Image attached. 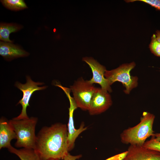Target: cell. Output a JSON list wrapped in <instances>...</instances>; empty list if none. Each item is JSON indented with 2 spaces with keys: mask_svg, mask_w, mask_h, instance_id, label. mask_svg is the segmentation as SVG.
<instances>
[{
  "mask_svg": "<svg viewBox=\"0 0 160 160\" xmlns=\"http://www.w3.org/2000/svg\"><path fill=\"white\" fill-rule=\"evenodd\" d=\"M34 149L41 160L63 159L69 152L66 125L57 123L43 127L36 135Z\"/></svg>",
  "mask_w": 160,
  "mask_h": 160,
  "instance_id": "cell-1",
  "label": "cell"
},
{
  "mask_svg": "<svg viewBox=\"0 0 160 160\" xmlns=\"http://www.w3.org/2000/svg\"><path fill=\"white\" fill-rule=\"evenodd\" d=\"M155 118L153 114L144 112L137 124L125 129L121 133V142L126 144L143 145L146 140L154 133L153 127Z\"/></svg>",
  "mask_w": 160,
  "mask_h": 160,
  "instance_id": "cell-2",
  "label": "cell"
},
{
  "mask_svg": "<svg viewBox=\"0 0 160 160\" xmlns=\"http://www.w3.org/2000/svg\"><path fill=\"white\" fill-rule=\"evenodd\" d=\"M16 136L15 146L34 149L36 135V126L38 121L36 117H31L28 119L9 120Z\"/></svg>",
  "mask_w": 160,
  "mask_h": 160,
  "instance_id": "cell-3",
  "label": "cell"
},
{
  "mask_svg": "<svg viewBox=\"0 0 160 160\" xmlns=\"http://www.w3.org/2000/svg\"><path fill=\"white\" fill-rule=\"evenodd\" d=\"M135 66L134 62L123 64L116 69L110 71L106 70L104 76L111 86L117 81L121 82L125 88L124 92L129 94L131 90L138 85L137 77L130 75L131 71Z\"/></svg>",
  "mask_w": 160,
  "mask_h": 160,
  "instance_id": "cell-4",
  "label": "cell"
},
{
  "mask_svg": "<svg viewBox=\"0 0 160 160\" xmlns=\"http://www.w3.org/2000/svg\"><path fill=\"white\" fill-rule=\"evenodd\" d=\"M77 108L84 111H88L92 98L96 89L89 80L82 78L75 81L70 88Z\"/></svg>",
  "mask_w": 160,
  "mask_h": 160,
  "instance_id": "cell-5",
  "label": "cell"
},
{
  "mask_svg": "<svg viewBox=\"0 0 160 160\" xmlns=\"http://www.w3.org/2000/svg\"><path fill=\"white\" fill-rule=\"evenodd\" d=\"M43 84L44 83L42 82L33 81L29 76H27L26 82L25 84H22L18 82L15 83V86L23 92V97L17 104L21 105L22 109L19 115L13 119L21 120L29 118L27 113L26 109L28 106H29V103L31 97L33 92L35 91L44 89L47 88L46 86H38Z\"/></svg>",
  "mask_w": 160,
  "mask_h": 160,
  "instance_id": "cell-6",
  "label": "cell"
},
{
  "mask_svg": "<svg viewBox=\"0 0 160 160\" xmlns=\"http://www.w3.org/2000/svg\"><path fill=\"white\" fill-rule=\"evenodd\" d=\"M62 89L66 95L70 103L69 109V120L68 124V143L69 152L74 148L75 141L79 135L82 132L87 129L84 127V123H82L79 128L76 129L74 124L73 115L74 111L77 108L75 101L70 94L71 91L70 88L63 87Z\"/></svg>",
  "mask_w": 160,
  "mask_h": 160,
  "instance_id": "cell-7",
  "label": "cell"
},
{
  "mask_svg": "<svg viewBox=\"0 0 160 160\" xmlns=\"http://www.w3.org/2000/svg\"><path fill=\"white\" fill-rule=\"evenodd\" d=\"M112 102L108 92L101 88H97L92 98L88 110L91 115L102 113L111 105Z\"/></svg>",
  "mask_w": 160,
  "mask_h": 160,
  "instance_id": "cell-8",
  "label": "cell"
},
{
  "mask_svg": "<svg viewBox=\"0 0 160 160\" xmlns=\"http://www.w3.org/2000/svg\"><path fill=\"white\" fill-rule=\"evenodd\" d=\"M82 60L88 65L92 71L93 76L89 80L90 82L93 84H97L103 89L108 92H111L112 90L111 85L104 76L106 70L105 67L91 57H84Z\"/></svg>",
  "mask_w": 160,
  "mask_h": 160,
  "instance_id": "cell-9",
  "label": "cell"
},
{
  "mask_svg": "<svg viewBox=\"0 0 160 160\" xmlns=\"http://www.w3.org/2000/svg\"><path fill=\"white\" fill-rule=\"evenodd\" d=\"M125 160H160V152L143 145H130Z\"/></svg>",
  "mask_w": 160,
  "mask_h": 160,
  "instance_id": "cell-10",
  "label": "cell"
},
{
  "mask_svg": "<svg viewBox=\"0 0 160 160\" xmlns=\"http://www.w3.org/2000/svg\"><path fill=\"white\" fill-rule=\"evenodd\" d=\"M15 132L9 120L1 118L0 120V149H7L12 145L11 142L16 139Z\"/></svg>",
  "mask_w": 160,
  "mask_h": 160,
  "instance_id": "cell-11",
  "label": "cell"
},
{
  "mask_svg": "<svg viewBox=\"0 0 160 160\" xmlns=\"http://www.w3.org/2000/svg\"><path fill=\"white\" fill-rule=\"evenodd\" d=\"M0 55L9 60L27 56L29 53L11 43L0 41Z\"/></svg>",
  "mask_w": 160,
  "mask_h": 160,
  "instance_id": "cell-12",
  "label": "cell"
},
{
  "mask_svg": "<svg viewBox=\"0 0 160 160\" xmlns=\"http://www.w3.org/2000/svg\"><path fill=\"white\" fill-rule=\"evenodd\" d=\"M8 149L9 152L16 155L21 160H41L33 149L22 148L17 149L11 146Z\"/></svg>",
  "mask_w": 160,
  "mask_h": 160,
  "instance_id": "cell-13",
  "label": "cell"
},
{
  "mask_svg": "<svg viewBox=\"0 0 160 160\" xmlns=\"http://www.w3.org/2000/svg\"><path fill=\"white\" fill-rule=\"evenodd\" d=\"M20 26L14 23H1L0 39L5 42H12L9 39V34L16 32L22 28Z\"/></svg>",
  "mask_w": 160,
  "mask_h": 160,
  "instance_id": "cell-14",
  "label": "cell"
},
{
  "mask_svg": "<svg viewBox=\"0 0 160 160\" xmlns=\"http://www.w3.org/2000/svg\"><path fill=\"white\" fill-rule=\"evenodd\" d=\"M1 1L6 7L12 10L18 11L28 8L22 0H3Z\"/></svg>",
  "mask_w": 160,
  "mask_h": 160,
  "instance_id": "cell-15",
  "label": "cell"
},
{
  "mask_svg": "<svg viewBox=\"0 0 160 160\" xmlns=\"http://www.w3.org/2000/svg\"><path fill=\"white\" fill-rule=\"evenodd\" d=\"M149 47L152 53L160 57V43L157 40L155 34H153L151 37Z\"/></svg>",
  "mask_w": 160,
  "mask_h": 160,
  "instance_id": "cell-16",
  "label": "cell"
},
{
  "mask_svg": "<svg viewBox=\"0 0 160 160\" xmlns=\"http://www.w3.org/2000/svg\"><path fill=\"white\" fill-rule=\"evenodd\" d=\"M143 145L148 148L160 152V141L155 140L152 137L150 140L145 141Z\"/></svg>",
  "mask_w": 160,
  "mask_h": 160,
  "instance_id": "cell-17",
  "label": "cell"
},
{
  "mask_svg": "<svg viewBox=\"0 0 160 160\" xmlns=\"http://www.w3.org/2000/svg\"><path fill=\"white\" fill-rule=\"evenodd\" d=\"M126 2H133L139 1L148 4L154 7L157 10H160V0H128L125 1Z\"/></svg>",
  "mask_w": 160,
  "mask_h": 160,
  "instance_id": "cell-18",
  "label": "cell"
},
{
  "mask_svg": "<svg viewBox=\"0 0 160 160\" xmlns=\"http://www.w3.org/2000/svg\"><path fill=\"white\" fill-rule=\"evenodd\" d=\"M127 154V151L116 154L105 160H123L126 157Z\"/></svg>",
  "mask_w": 160,
  "mask_h": 160,
  "instance_id": "cell-19",
  "label": "cell"
},
{
  "mask_svg": "<svg viewBox=\"0 0 160 160\" xmlns=\"http://www.w3.org/2000/svg\"><path fill=\"white\" fill-rule=\"evenodd\" d=\"M82 157L81 155H79L76 156H73L69 152L68 153L64 156L63 160H76Z\"/></svg>",
  "mask_w": 160,
  "mask_h": 160,
  "instance_id": "cell-20",
  "label": "cell"
},
{
  "mask_svg": "<svg viewBox=\"0 0 160 160\" xmlns=\"http://www.w3.org/2000/svg\"><path fill=\"white\" fill-rule=\"evenodd\" d=\"M152 137H153L155 140L160 141V133H154Z\"/></svg>",
  "mask_w": 160,
  "mask_h": 160,
  "instance_id": "cell-21",
  "label": "cell"
},
{
  "mask_svg": "<svg viewBox=\"0 0 160 160\" xmlns=\"http://www.w3.org/2000/svg\"><path fill=\"white\" fill-rule=\"evenodd\" d=\"M155 34L157 40L160 43V31L157 30Z\"/></svg>",
  "mask_w": 160,
  "mask_h": 160,
  "instance_id": "cell-22",
  "label": "cell"
},
{
  "mask_svg": "<svg viewBox=\"0 0 160 160\" xmlns=\"http://www.w3.org/2000/svg\"><path fill=\"white\" fill-rule=\"evenodd\" d=\"M47 160H60L59 159H49Z\"/></svg>",
  "mask_w": 160,
  "mask_h": 160,
  "instance_id": "cell-23",
  "label": "cell"
},
{
  "mask_svg": "<svg viewBox=\"0 0 160 160\" xmlns=\"http://www.w3.org/2000/svg\"><path fill=\"white\" fill-rule=\"evenodd\" d=\"M125 159V158H124ZM124 159L123 160H125V159Z\"/></svg>",
  "mask_w": 160,
  "mask_h": 160,
  "instance_id": "cell-24",
  "label": "cell"
}]
</instances>
